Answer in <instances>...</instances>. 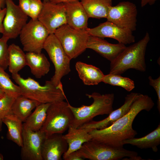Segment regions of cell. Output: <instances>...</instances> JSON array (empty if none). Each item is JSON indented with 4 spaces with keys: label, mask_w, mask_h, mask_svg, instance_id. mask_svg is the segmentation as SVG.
<instances>
[{
    "label": "cell",
    "mask_w": 160,
    "mask_h": 160,
    "mask_svg": "<svg viewBox=\"0 0 160 160\" xmlns=\"http://www.w3.org/2000/svg\"><path fill=\"white\" fill-rule=\"evenodd\" d=\"M154 105L151 97L141 94L133 102L129 111L110 126L89 132L92 140L115 147L123 148L124 141L134 138L137 134L132 127L136 116L143 110L150 111Z\"/></svg>",
    "instance_id": "cell-1"
},
{
    "label": "cell",
    "mask_w": 160,
    "mask_h": 160,
    "mask_svg": "<svg viewBox=\"0 0 160 160\" xmlns=\"http://www.w3.org/2000/svg\"><path fill=\"white\" fill-rule=\"evenodd\" d=\"M12 74V78L21 89V95L39 104L67 100L62 84L56 86L49 80L41 85L30 77L24 79L18 73Z\"/></svg>",
    "instance_id": "cell-2"
},
{
    "label": "cell",
    "mask_w": 160,
    "mask_h": 160,
    "mask_svg": "<svg viewBox=\"0 0 160 160\" xmlns=\"http://www.w3.org/2000/svg\"><path fill=\"white\" fill-rule=\"evenodd\" d=\"M150 39L149 34L147 32L144 37L138 42L126 47L111 62L109 73L121 75L130 69L145 71V54Z\"/></svg>",
    "instance_id": "cell-3"
},
{
    "label": "cell",
    "mask_w": 160,
    "mask_h": 160,
    "mask_svg": "<svg viewBox=\"0 0 160 160\" xmlns=\"http://www.w3.org/2000/svg\"><path fill=\"white\" fill-rule=\"evenodd\" d=\"M86 95L92 98L93 101L89 105H82L80 107L72 106L68 102V106L74 115L71 126L78 128L81 125L92 120L99 115H109L113 111L114 99L113 93L101 94L94 92Z\"/></svg>",
    "instance_id": "cell-4"
},
{
    "label": "cell",
    "mask_w": 160,
    "mask_h": 160,
    "mask_svg": "<svg viewBox=\"0 0 160 160\" xmlns=\"http://www.w3.org/2000/svg\"><path fill=\"white\" fill-rule=\"evenodd\" d=\"M77 155L83 159L90 160H118L125 157L139 160L138 153L123 148H116L91 140L84 143Z\"/></svg>",
    "instance_id": "cell-5"
},
{
    "label": "cell",
    "mask_w": 160,
    "mask_h": 160,
    "mask_svg": "<svg viewBox=\"0 0 160 160\" xmlns=\"http://www.w3.org/2000/svg\"><path fill=\"white\" fill-rule=\"evenodd\" d=\"M67 102L61 101L50 103L45 121L40 130L46 137L55 134H62L71 125L74 115Z\"/></svg>",
    "instance_id": "cell-6"
},
{
    "label": "cell",
    "mask_w": 160,
    "mask_h": 160,
    "mask_svg": "<svg viewBox=\"0 0 160 160\" xmlns=\"http://www.w3.org/2000/svg\"><path fill=\"white\" fill-rule=\"evenodd\" d=\"M54 34L71 60L76 58L87 49L90 35L86 29H75L65 24L57 29Z\"/></svg>",
    "instance_id": "cell-7"
},
{
    "label": "cell",
    "mask_w": 160,
    "mask_h": 160,
    "mask_svg": "<svg viewBox=\"0 0 160 160\" xmlns=\"http://www.w3.org/2000/svg\"><path fill=\"white\" fill-rule=\"evenodd\" d=\"M43 49L47 52L55 68V74L50 81L56 86L62 84V78L71 71V60L54 33L49 35L44 43Z\"/></svg>",
    "instance_id": "cell-8"
},
{
    "label": "cell",
    "mask_w": 160,
    "mask_h": 160,
    "mask_svg": "<svg viewBox=\"0 0 160 160\" xmlns=\"http://www.w3.org/2000/svg\"><path fill=\"white\" fill-rule=\"evenodd\" d=\"M49 34L38 20L31 19L24 26L19 35L23 50L27 52L41 53L44 43Z\"/></svg>",
    "instance_id": "cell-9"
},
{
    "label": "cell",
    "mask_w": 160,
    "mask_h": 160,
    "mask_svg": "<svg viewBox=\"0 0 160 160\" xmlns=\"http://www.w3.org/2000/svg\"><path fill=\"white\" fill-rule=\"evenodd\" d=\"M6 11L3 21L2 36L15 39L27 23L28 16L12 0H6Z\"/></svg>",
    "instance_id": "cell-10"
},
{
    "label": "cell",
    "mask_w": 160,
    "mask_h": 160,
    "mask_svg": "<svg viewBox=\"0 0 160 160\" xmlns=\"http://www.w3.org/2000/svg\"><path fill=\"white\" fill-rule=\"evenodd\" d=\"M137 10L133 2L124 1L110 7L106 17L107 21L132 32L136 30Z\"/></svg>",
    "instance_id": "cell-11"
},
{
    "label": "cell",
    "mask_w": 160,
    "mask_h": 160,
    "mask_svg": "<svg viewBox=\"0 0 160 160\" xmlns=\"http://www.w3.org/2000/svg\"><path fill=\"white\" fill-rule=\"evenodd\" d=\"M43 5L38 20L47 29L50 34L67 24L65 9L63 3L43 1Z\"/></svg>",
    "instance_id": "cell-12"
},
{
    "label": "cell",
    "mask_w": 160,
    "mask_h": 160,
    "mask_svg": "<svg viewBox=\"0 0 160 160\" xmlns=\"http://www.w3.org/2000/svg\"><path fill=\"white\" fill-rule=\"evenodd\" d=\"M22 145L20 156L23 160H43L41 150L46 137L40 130H31L23 123Z\"/></svg>",
    "instance_id": "cell-13"
},
{
    "label": "cell",
    "mask_w": 160,
    "mask_h": 160,
    "mask_svg": "<svg viewBox=\"0 0 160 160\" xmlns=\"http://www.w3.org/2000/svg\"><path fill=\"white\" fill-rule=\"evenodd\" d=\"M86 30L90 36L101 38H113L117 41L119 43L125 45L133 43L135 41V37L132 31L120 27L108 21L93 28H88Z\"/></svg>",
    "instance_id": "cell-14"
},
{
    "label": "cell",
    "mask_w": 160,
    "mask_h": 160,
    "mask_svg": "<svg viewBox=\"0 0 160 160\" xmlns=\"http://www.w3.org/2000/svg\"><path fill=\"white\" fill-rule=\"evenodd\" d=\"M140 94L131 92L127 95L125 98L124 104L119 108L113 110L107 118L98 121L92 120L78 128L84 129L89 132L93 129H103L110 126L129 111L133 102Z\"/></svg>",
    "instance_id": "cell-15"
},
{
    "label": "cell",
    "mask_w": 160,
    "mask_h": 160,
    "mask_svg": "<svg viewBox=\"0 0 160 160\" xmlns=\"http://www.w3.org/2000/svg\"><path fill=\"white\" fill-rule=\"evenodd\" d=\"M68 144L62 134H55L46 137L41 146L43 160H61L67 151Z\"/></svg>",
    "instance_id": "cell-16"
},
{
    "label": "cell",
    "mask_w": 160,
    "mask_h": 160,
    "mask_svg": "<svg viewBox=\"0 0 160 160\" xmlns=\"http://www.w3.org/2000/svg\"><path fill=\"white\" fill-rule=\"evenodd\" d=\"M126 47L123 44H111L101 38L90 35L87 44V49L94 50L110 62Z\"/></svg>",
    "instance_id": "cell-17"
},
{
    "label": "cell",
    "mask_w": 160,
    "mask_h": 160,
    "mask_svg": "<svg viewBox=\"0 0 160 160\" xmlns=\"http://www.w3.org/2000/svg\"><path fill=\"white\" fill-rule=\"evenodd\" d=\"M63 3L65 9L67 24L75 29H87L89 17L80 1Z\"/></svg>",
    "instance_id": "cell-18"
},
{
    "label": "cell",
    "mask_w": 160,
    "mask_h": 160,
    "mask_svg": "<svg viewBox=\"0 0 160 160\" xmlns=\"http://www.w3.org/2000/svg\"><path fill=\"white\" fill-rule=\"evenodd\" d=\"M68 133L63 135L68 145L67 151L63 154V159L71 153L78 150L85 142L92 139L91 135L85 129L70 126Z\"/></svg>",
    "instance_id": "cell-19"
},
{
    "label": "cell",
    "mask_w": 160,
    "mask_h": 160,
    "mask_svg": "<svg viewBox=\"0 0 160 160\" xmlns=\"http://www.w3.org/2000/svg\"><path fill=\"white\" fill-rule=\"evenodd\" d=\"M25 55L27 65L36 78H41L49 72L50 63L44 54L41 52H27Z\"/></svg>",
    "instance_id": "cell-20"
},
{
    "label": "cell",
    "mask_w": 160,
    "mask_h": 160,
    "mask_svg": "<svg viewBox=\"0 0 160 160\" xmlns=\"http://www.w3.org/2000/svg\"><path fill=\"white\" fill-rule=\"evenodd\" d=\"M75 68L79 78L84 84L97 85L102 82L104 75L99 68L81 61L76 63Z\"/></svg>",
    "instance_id": "cell-21"
},
{
    "label": "cell",
    "mask_w": 160,
    "mask_h": 160,
    "mask_svg": "<svg viewBox=\"0 0 160 160\" xmlns=\"http://www.w3.org/2000/svg\"><path fill=\"white\" fill-rule=\"evenodd\" d=\"M2 121L7 128V138L21 147L22 145L23 121L12 113L6 115Z\"/></svg>",
    "instance_id": "cell-22"
},
{
    "label": "cell",
    "mask_w": 160,
    "mask_h": 160,
    "mask_svg": "<svg viewBox=\"0 0 160 160\" xmlns=\"http://www.w3.org/2000/svg\"><path fill=\"white\" fill-rule=\"evenodd\" d=\"M89 18H106L112 0H80Z\"/></svg>",
    "instance_id": "cell-23"
},
{
    "label": "cell",
    "mask_w": 160,
    "mask_h": 160,
    "mask_svg": "<svg viewBox=\"0 0 160 160\" xmlns=\"http://www.w3.org/2000/svg\"><path fill=\"white\" fill-rule=\"evenodd\" d=\"M123 144H129L141 149L152 148L156 152L157 146L160 144V124L153 131L145 136L139 138L134 137L125 140Z\"/></svg>",
    "instance_id": "cell-24"
},
{
    "label": "cell",
    "mask_w": 160,
    "mask_h": 160,
    "mask_svg": "<svg viewBox=\"0 0 160 160\" xmlns=\"http://www.w3.org/2000/svg\"><path fill=\"white\" fill-rule=\"evenodd\" d=\"M27 65L25 54L20 47L12 44L8 46V67L12 74L18 72Z\"/></svg>",
    "instance_id": "cell-25"
},
{
    "label": "cell",
    "mask_w": 160,
    "mask_h": 160,
    "mask_svg": "<svg viewBox=\"0 0 160 160\" xmlns=\"http://www.w3.org/2000/svg\"><path fill=\"white\" fill-rule=\"evenodd\" d=\"M39 104L36 101L21 95L15 99L12 106L11 112L24 122L32 110Z\"/></svg>",
    "instance_id": "cell-26"
},
{
    "label": "cell",
    "mask_w": 160,
    "mask_h": 160,
    "mask_svg": "<svg viewBox=\"0 0 160 160\" xmlns=\"http://www.w3.org/2000/svg\"><path fill=\"white\" fill-rule=\"evenodd\" d=\"M50 104L42 103L38 105L24 124L32 131L40 130L45 121L47 111Z\"/></svg>",
    "instance_id": "cell-27"
},
{
    "label": "cell",
    "mask_w": 160,
    "mask_h": 160,
    "mask_svg": "<svg viewBox=\"0 0 160 160\" xmlns=\"http://www.w3.org/2000/svg\"><path fill=\"white\" fill-rule=\"evenodd\" d=\"M5 70L0 66V89L6 95L16 98L21 95V89L12 81Z\"/></svg>",
    "instance_id": "cell-28"
},
{
    "label": "cell",
    "mask_w": 160,
    "mask_h": 160,
    "mask_svg": "<svg viewBox=\"0 0 160 160\" xmlns=\"http://www.w3.org/2000/svg\"><path fill=\"white\" fill-rule=\"evenodd\" d=\"M102 82L111 85L120 87L128 92L131 91L135 87L133 80L119 74L109 73L104 75Z\"/></svg>",
    "instance_id": "cell-29"
},
{
    "label": "cell",
    "mask_w": 160,
    "mask_h": 160,
    "mask_svg": "<svg viewBox=\"0 0 160 160\" xmlns=\"http://www.w3.org/2000/svg\"><path fill=\"white\" fill-rule=\"evenodd\" d=\"M15 98L5 95L0 99V120L7 114L11 113V107Z\"/></svg>",
    "instance_id": "cell-30"
},
{
    "label": "cell",
    "mask_w": 160,
    "mask_h": 160,
    "mask_svg": "<svg viewBox=\"0 0 160 160\" xmlns=\"http://www.w3.org/2000/svg\"><path fill=\"white\" fill-rule=\"evenodd\" d=\"M9 39L2 36L0 38V66L4 70L8 67V47Z\"/></svg>",
    "instance_id": "cell-31"
},
{
    "label": "cell",
    "mask_w": 160,
    "mask_h": 160,
    "mask_svg": "<svg viewBox=\"0 0 160 160\" xmlns=\"http://www.w3.org/2000/svg\"><path fill=\"white\" fill-rule=\"evenodd\" d=\"M30 15L29 17L33 20H38L42 9L43 3L41 0H29Z\"/></svg>",
    "instance_id": "cell-32"
},
{
    "label": "cell",
    "mask_w": 160,
    "mask_h": 160,
    "mask_svg": "<svg viewBox=\"0 0 160 160\" xmlns=\"http://www.w3.org/2000/svg\"><path fill=\"white\" fill-rule=\"evenodd\" d=\"M149 85L151 86L155 90L158 97L157 108L160 113V76L157 79H153L150 76L148 77Z\"/></svg>",
    "instance_id": "cell-33"
},
{
    "label": "cell",
    "mask_w": 160,
    "mask_h": 160,
    "mask_svg": "<svg viewBox=\"0 0 160 160\" xmlns=\"http://www.w3.org/2000/svg\"><path fill=\"white\" fill-rule=\"evenodd\" d=\"M19 6L21 10L28 16L30 15L29 0H19Z\"/></svg>",
    "instance_id": "cell-34"
},
{
    "label": "cell",
    "mask_w": 160,
    "mask_h": 160,
    "mask_svg": "<svg viewBox=\"0 0 160 160\" xmlns=\"http://www.w3.org/2000/svg\"><path fill=\"white\" fill-rule=\"evenodd\" d=\"M6 11V7L0 9V33H3L4 31L3 21Z\"/></svg>",
    "instance_id": "cell-35"
},
{
    "label": "cell",
    "mask_w": 160,
    "mask_h": 160,
    "mask_svg": "<svg viewBox=\"0 0 160 160\" xmlns=\"http://www.w3.org/2000/svg\"><path fill=\"white\" fill-rule=\"evenodd\" d=\"M84 159L78 156L76 151L73 152L68 155L64 160H83Z\"/></svg>",
    "instance_id": "cell-36"
},
{
    "label": "cell",
    "mask_w": 160,
    "mask_h": 160,
    "mask_svg": "<svg viewBox=\"0 0 160 160\" xmlns=\"http://www.w3.org/2000/svg\"><path fill=\"white\" fill-rule=\"evenodd\" d=\"M141 2V5L142 7L145 6L148 4L152 5L155 4L156 1L159 0H140Z\"/></svg>",
    "instance_id": "cell-37"
},
{
    "label": "cell",
    "mask_w": 160,
    "mask_h": 160,
    "mask_svg": "<svg viewBox=\"0 0 160 160\" xmlns=\"http://www.w3.org/2000/svg\"><path fill=\"white\" fill-rule=\"evenodd\" d=\"M77 0H49V1L54 3H65Z\"/></svg>",
    "instance_id": "cell-38"
},
{
    "label": "cell",
    "mask_w": 160,
    "mask_h": 160,
    "mask_svg": "<svg viewBox=\"0 0 160 160\" xmlns=\"http://www.w3.org/2000/svg\"><path fill=\"white\" fill-rule=\"evenodd\" d=\"M5 2L6 0H0V9L5 8Z\"/></svg>",
    "instance_id": "cell-39"
},
{
    "label": "cell",
    "mask_w": 160,
    "mask_h": 160,
    "mask_svg": "<svg viewBox=\"0 0 160 160\" xmlns=\"http://www.w3.org/2000/svg\"><path fill=\"white\" fill-rule=\"evenodd\" d=\"M5 94L4 91L0 89V99L3 98Z\"/></svg>",
    "instance_id": "cell-40"
},
{
    "label": "cell",
    "mask_w": 160,
    "mask_h": 160,
    "mask_svg": "<svg viewBox=\"0 0 160 160\" xmlns=\"http://www.w3.org/2000/svg\"><path fill=\"white\" fill-rule=\"evenodd\" d=\"M3 123L2 121L1 120H0V132L1 131L2 128V124Z\"/></svg>",
    "instance_id": "cell-41"
},
{
    "label": "cell",
    "mask_w": 160,
    "mask_h": 160,
    "mask_svg": "<svg viewBox=\"0 0 160 160\" xmlns=\"http://www.w3.org/2000/svg\"><path fill=\"white\" fill-rule=\"evenodd\" d=\"M4 159V157L3 155L0 153V160H3Z\"/></svg>",
    "instance_id": "cell-42"
},
{
    "label": "cell",
    "mask_w": 160,
    "mask_h": 160,
    "mask_svg": "<svg viewBox=\"0 0 160 160\" xmlns=\"http://www.w3.org/2000/svg\"><path fill=\"white\" fill-rule=\"evenodd\" d=\"M43 1H44V2H47V1H49V0H43Z\"/></svg>",
    "instance_id": "cell-43"
}]
</instances>
